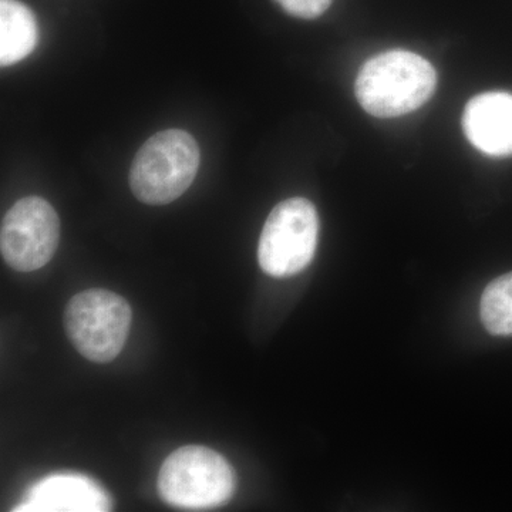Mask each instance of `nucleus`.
Masks as SVG:
<instances>
[{
    "label": "nucleus",
    "instance_id": "1",
    "mask_svg": "<svg viewBox=\"0 0 512 512\" xmlns=\"http://www.w3.org/2000/svg\"><path fill=\"white\" fill-rule=\"evenodd\" d=\"M436 87V69L429 60L406 50H390L363 64L355 92L367 113L389 119L420 109Z\"/></svg>",
    "mask_w": 512,
    "mask_h": 512
},
{
    "label": "nucleus",
    "instance_id": "2",
    "mask_svg": "<svg viewBox=\"0 0 512 512\" xmlns=\"http://www.w3.org/2000/svg\"><path fill=\"white\" fill-rule=\"evenodd\" d=\"M200 161V147L190 133L178 128L160 131L134 157L131 191L144 204H170L194 183Z\"/></svg>",
    "mask_w": 512,
    "mask_h": 512
},
{
    "label": "nucleus",
    "instance_id": "3",
    "mask_svg": "<svg viewBox=\"0 0 512 512\" xmlns=\"http://www.w3.org/2000/svg\"><path fill=\"white\" fill-rule=\"evenodd\" d=\"M235 483L231 464L217 451L202 446L178 448L165 458L158 474L161 498L183 510H211L228 503Z\"/></svg>",
    "mask_w": 512,
    "mask_h": 512
},
{
    "label": "nucleus",
    "instance_id": "4",
    "mask_svg": "<svg viewBox=\"0 0 512 512\" xmlns=\"http://www.w3.org/2000/svg\"><path fill=\"white\" fill-rule=\"evenodd\" d=\"M130 305L106 289L74 295L64 312V328L74 348L90 362L109 363L126 345L130 333Z\"/></svg>",
    "mask_w": 512,
    "mask_h": 512
},
{
    "label": "nucleus",
    "instance_id": "5",
    "mask_svg": "<svg viewBox=\"0 0 512 512\" xmlns=\"http://www.w3.org/2000/svg\"><path fill=\"white\" fill-rule=\"evenodd\" d=\"M319 217L306 198H289L276 205L258 245V261L265 274L288 278L311 264L318 245Z\"/></svg>",
    "mask_w": 512,
    "mask_h": 512
},
{
    "label": "nucleus",
    "instance_id": "6",
    "mask_svg": "<svg viewBox=\"0 0 512 512\" xmlns=\"http://www.w3.org/2000/svg\"><path fill=\"white\" fill-rule=\"evenodd\" d=\"M59 241V215L43 198H22L3 218L0 251L15 271H37L49 264Z\"/></svg>",
    "mask_w": 512,
    "mask_h": 512
},
{
    "label": "nucleus",
    "instance_id": "7",
    "mask_svg": "<svg viewBox=\"0 0 512 512\" xmlns=\"http://www.w3.org/2000/svg\"><path fill=\"white\" fill-rule=\"evenodd\" d=\"M111 510L110 495L83 474H53L37 481L13 511L104 512Z\"/></svg>",
    "mask_w": 512,
    "mask_h": 512
},
{
    "label": "nucleus",
    "instance_id": "8",
    "mask_svg": "<svg viewBox=\"0 0 512 512\" xmlns=\"http://www.w3.org/2000/svg\"><path fill=\"white\" fill-rule=\"evenodd\" d=\"M463 130L471 144L490 157L512 156V94L490 92L468 101Z\"/></svg>",
    "mask_w": 512,
    "mask_h": 512
},
{
    "label": "nucleus",
    "instance_id": "9",
    "mask_svg": "<svg viewBox=\"0 0 512 512\" xmlns=\"http://www.w3.org/2000/svg\"><path fill=\"white\" fill-rule=\"evenodd\" d=\"M39 28L35 13L19 0H0V64L13 66L35 52Z\"/></svg>",
    "mask_w": 512,
    "mask_h": 512
},
{
    "label": "nucleus",
    "instance_id": "10",
    "mask_svg": "<svg viewBox=\"0 0 512 512\" xmlns=\"http://www.w3.org/2000/svg\"><path fill=\"white\" fill-rule=\"evenodd\" d=\"M481 320L491 335L512 336V272L494 279L481 296Z\"/></svg>",
    "mask_w": 512,
    "mask_h": 512
},
{
    "label": "nucleus",
    "instance_id": "11",
    "mask_svg": "<svg viewBox=\"0 0 512 512\" xmlns=\"http://www.w3.org/2000/svg\"><path fill=\"white\" fill-rule=\"evenodd\" d=\"M286 13L299 19H316L322 16L333 0H275Z\"/></svg>",
    "mask_w": 512,
    "mask_h": 512
}]
</instances>
